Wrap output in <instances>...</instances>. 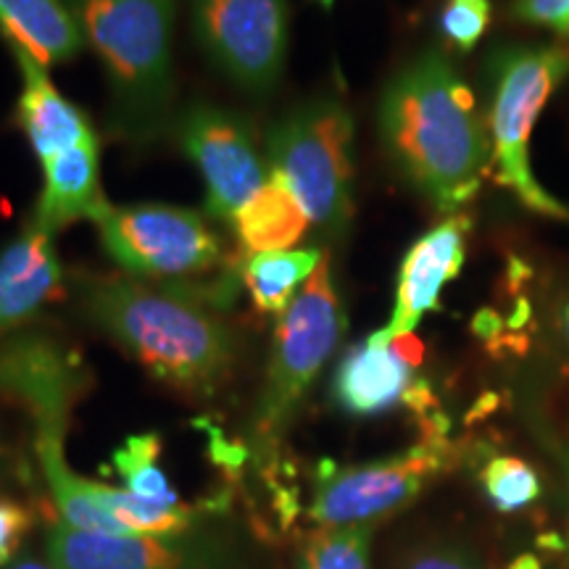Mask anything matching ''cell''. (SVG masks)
Masks as SVG:
<instances>
[{
  "mask_svg": "<svg viewBox=\"0 0 569 569\" xmlns=\"http://www.w3.org/2000/svg\"><path fill=\"white\" fill-rule=\"evenodd\" d=\"M80 315L184 393H213L238 361V338L219 311L234 298L224 288L151 284L130 277H82L74 288Z\"/></svg>",
  "mask_w": 569,
  "mask_h": 569,
  "instance_id": "6da1fadb",
  "label": "cell"
},
{
  "mask_svg": "<svg viewBox=\"0 0 569 569\" xmlns=\"http://www.w3.org/2000/svg\"><path fill=\"white\" fill-rule=\"evenodd\" d=\"M380 130L403 174L440 211H453L480 190L490 159L488 127L475 96L440 51H427L390 82Z\"/></svg>",
  "mask_w": 569,
  "mask_h": 569,
  "instance_id": "7a4b0ae2",
  "label": "cell"
},
{
  "mask_svg": "<svg viewBox=\"0 0 569 569\" xmlns=\"http://www.w3.org/2000/svg\"><path fill=\"white\" fill-rule=\"evenodd\" d=\"M111 84L113 130L151 140L172 113L174 0H67Z\"/></svg>",
  "mask_w": 569,
  "mask_h": 569,
  "instance_id": "3957f363",
  "label": "cell"
},
{
  "mask_svg": "<svg viewBox=\"0 0 569 569\" xmlns=\"http://www.w3.org/2000/svg\"><path fill=\"white\" fill-rule=\"evenodd\" d=\"M343 330L346 315L332 282L330 253L325 251L315 274L277 319L264 388L253 415V438L261 457L274 453L296 407L338 348Z\"/></svg>",
  "mask_w": 569,
  "mask_h": 569,
  "instance_id": "277c9868",
  "label": "cell"
},
{
  "mask_svg": "<svg viewBox=\"0 0 569 569\" xmlns=\"http://www.w3.org/2000/svg\"><path fill=\"white\" fill-rule=\"evenodd\" d=\"M493 111L490 140L498 182L509 188L530 211L565 219L569 209L540 188L530 167V134L546 101L569 74V48H503L490 61Z\"/></svg>",
  "mask_w": 569,
  "mask_h": 569,
  "instance_id": "5b68a950",
  "label": "cell"
},
{
  "mask_svg": "<svg viewBox=\"0 0 569 569\" xmlns=\"http://www.w3.org/2000/svg\"><path fill=\"white\" fill-rule=\"evenodd\" d=\"M209 517L153 536H106L51 522L42 553L59 569H267L246 532Z\"/></svg>",
  "mask_w": 569,
  "mask_h": 569,
  "instance_id": "8992f818",
  "label": "cell"
},
{
  "mask_svg": "<svg viewBox=\"0 0 569 569\" xmlns=\"http://www.w3.org/2000/svg\"><path fill=\"white\" fill-rule=\"evenodd\" d=\"M353 119L336 98L298 106L269 134L272 174L288 182L311 227H340L351 203Z\"/></svg>",
  "mask_w": 569,
  "mask_h": 569,
  "instance_id": "52a82bcc",
  "label": "cell"
},
{
  "mask_svg": "<svg viewBox=\"0 0 569 569\" xmlns=\"http://www.w3.org/2000/svg\"><path fill=\"white\" fill-rule=\"evenodd\" d=\"M451 465L453 448L440 425L427 430L422 443L393 457L351 467L322 461L317 469L309 517L319 528L377 525L407 509Z\"/></svg>",
  "mask_w": 569,
  "mask_h": 569,
  "instance_id": "ba28073f",
  "label": "cell"
},
{
  "mask_svg": "<svg viewBox=\"0 0 569 569\" xmlns=\"http://www.w3.org/2000/svg\"><path fill=\"white\" fill-rule=\"evenodd\" d=\"M98 234L106 253L134 277L203 274L219 264L222 246L198 211L163 203L109 206L98 217Z\"/></svg>",
  "mask_w": 569,
  "mask_h": 569,
  "instance_id": "9c48e42d",
  "label": "cell"
},
{
  "mask_svg": "<svg viewBox=\"0 0 569 569\" xmlns=\"http://www.w3.org/2000/svg\"><path fill=\"white\" fill-rule=\"evenodd\" d=\"M193 30L206 56L240 90L267 96L288 53L284 0H190Z\"/></svg>",
  "mask_w": 569,
  "mask_h": 569,
  "instance_id": "30bf717a",
  "label": "cell"
},
{
  "mask_svg": "<svg viewBox=\"0 0 569 569\" xmlns=\"http://www.w3.org/2000/svg\"><path fill=\"white\" fill-rule=\"evenodd\" d=\"M180 146L206 180V209L232 219L267 184L264 161L246 122L232 111L196 103L180 117Z\"/></svg>",
  "mask_w": 569,
  "mask_h": 569,
  "instance_id": "8fae6325",
  "label": "cell"
},
{
  "mask_svg": "<svg viewBox=\"0 0 569 569\" xmlns=\"http://www.w3.org/2000/svg\"><path fill=\"white\" fill-rule=\"evenodd\" d=\"M80 390V365L56 340L17 336L0 346V393L30 411L34 427L69 425Z\"/></svg>",
  "mask_w": 569,
  "mask_h": 569,
  "instance_id": "7c38bea8",
  "label": "cell"
},
{
  "mask_svg": "<svg viewBox=\"0 0 569 569\" xmlns=\"http://www.w3.org/2000/svg\"><path fill=\"white\" fill-rule=\"evenodd\" d=\"M467 230L469 219L453 217L409 248L401 272H398L393 315L382 330L372 332L375 340L393 343L396 338L415 336L425 315L438 309L440 290L465 267Z\"/></svg>",
  "mask_w": 569,
  "mask_h": 569,
  "instance_id": "4fadbf2b",
  "label": "cell"
},
{
  "mask_svg": "<svg viewBox=\"0 0 569 569\" xmlns=\"http://www.w3.org/2000/svg\"><path fill=\"white\" fill-rule=\"evenodd\" d=\"M61 284L53 232L32 222L0 253V330L30 319Z\"/></svg>",
  "mask_w": 569,
  "mask_h": 569,
  "instance_id": "5bb4252c",
  "label": "cell"
},
{
  "mask_svg": "<svg viewBox=\"0 0 569 569\" xmlns=\"http://www.w3.org/2000/svg\"><path fill=\"white\" fill-rule=\"evenodd\" d=\"M411 367L393 343H380L369 336L365 343L353 346L340 361L332 396L338 407L353 417L386 415L396 403L407 401L415 388Z\"/></svg>",
  "mask_w": 569,
  "mask_h": 569,
  "instance_id": "9a60e30c",
  "label": "cell"
},
{
  "mask_svg": "<svg viewBox=\"0 0 569 569\" xmlns=\"http://www.w3.org/2000/svg\"><path fill=\"white\" fill-rule=\"evenodd\" d=\"M11 51L19 63L21 82H24L21 84L17 119L30 138L38 159L48 161L69 151V148L96 140V132L82 117V111L71 106L48 80L46 67L21 48H11Z\"/></svg>",
  "mask_w": 569,
  "mask_h": 569,
  "instance_id": "2e32d148",
  "label": "cell"
},
{
  "mask_svg": "<svg viewBox=\"0 0 569 569\" xmlns=\"http://www.w3.org/2000/svg\"><path fill=\"white\" fill-rule=\"evenodd\" d=\"M42 174H46V184H42L34 222L48 227L51 232L77 222V219L98 222V217L109 209V201L101 193L98 140H88L42 161Z\"/></svg>",
  "mask_w": 569,
  "mask_h": 569,
  "instance_id": "e0dca14e",
  "label": "cell"
},
{
  "mask_svg": "<svg viewBox=\"0 0 569 569\" xmlns=\"http://www.w3.org/2000/svg\"><path fill=\"white\" fill-rule=\"evenodd\" d=\"M0 34L46 69L74 59L84 42L67 0H0Z\"/></svg>",
  "mask_w": 569,
  "mask_h": 569,
  "instance_id": "ac0fdd59",
  "label": "cell"
},
{
  "mask_svg": "<svg viewBox=\"0 0 569 569\" xmlns=\"http://www.w3.org/2000/svg\"><path fill=\"white\" fill-rule=\"evenodd\" d=\"M234 227L246 248H251L253 253H264L288 251L311 224L288 182L272 174L264 188L238 211Z\"/></svg>",
  "mask_w": 569,
  "mask_h": 569,
  "instance_id": "d6986e66",
  "label": "cell"
},
{
  "mask_svg": "<svg viewBox=\"0 0 569 569\" xmlns=\"http://www.w3.org/2000/svg\"><path fill=\"white\" fill-rule=\"evenodd\" d=\"M319 261H322V251H315V248L253 253L246 264V284L259 311L280 317L293 303L303 282L315 274Z\"/></svg>",
  "mask_w": 569,
  "mask_h": 569,
  "instance_id": "ffe728a7",
  "label": "cell"
},
{
  "mask_svg": "<svg viewBox=\"0 0 569 569\" xmlns=\"http://www.w3.org/2000/svg\"><path fill=\"white\" fill-rule=\"evenodd\" d=\"M159 457L161 438L156 432H142V436L127 438V443L113 451L111 467L124 480V490H130L132 496L163 509L182 507L184 501L169 486L167 472L159 467Z\"/></svg>",
  "mask_w": 569,
  "mask_h": 569,
  "instance_id": "44dd1931",
  "label": "cell"
},
{
  "mask_svg": "<svg viewBox=\"0 0 569 569\" xmlns=\"http://www.w3.org/2000/svg\"><path fill=\"white\" fill-rule=\"evenodd\" d=\"M375 525L317 528L303 538L296 569H372Z\"/></svg>",
  "mask_w": 569,
  "mask_h": 569,
  "instance_id": "7402d4cb",
  "label": "cell"
},
{
  "mask_svg": "<svg viewBox=\"0 0 569 569\" xmlns=\"http://www.w3.org/2000/svg\"><path fill=\"white\" fill-rule=\"evenodd\" d=\"M388 569H493L478 546L451 532H422L401 543Z\"/></svg>",
  "mask_w": 569,
  "mask_h": 569,
  "instance_id": "603a6c76",
  "label": "cell"
},
{
  "mask_svg": "<svg viewBox=\"0 0 569 569\" xmlns=\"http://www.w3.org/2000/svg\"><path fill=\"white\" fill-rule=\"evenodd\" d=\"M482 490L498 511L528 509L540 498V478L528 461L517 457H490L480 472Z\"/></svg>",
  "mask_w": 569,
  "mask_h": 569,
  "instance_id": "cb8c5ba5",
  "label": "cell"
},
{
  "mask_svg": "<svg viewBox=\"0 0 569 569\" xmlns=\"http://www.w3.org/2000/svg\"><path fill=\"white\" fill-rule=\"evenodd\" d=\"M490 0H446L440 13V30L459 51L469 53L490 24Z\"/></svg>",
  "mask_w": 569,
  "mask_h": 569,
  "instance_id": "d4e9b609",
  "label": "cell"
},
{
  "mask_svg": "<svg viewBox=\"0 0 569 569\" xmlns=\"http://www.w3.org/2000/svg\"><path fill=\"white\" fill-rule=\"evenodd\" d=\"M30 528L32 511L9 498H0V567L11 565Z\"/></svg>",
  "mask_w": 569,
  "mask_h": 569,
  "instance_id": "484cf974",
  "label": "cell"
},
{
  "mask_svg": "<svg viewBox=\"0 0 569 569\" xmlns=\"http://www.w3.org/2000/svg\"><path fill=\"white\" fill-rule=\"evenodd\" d=\"M515 17L528 24L549 27L559 38H569V0H517Z\"/></svg>",
  "mask_w": 569,
  "mask_h": 569,
  "instance_id": "4316f807",
  "label": "cell"
},
{
  "mask_svg": "<svg viewBox=\"0 0 569 569\" xmlns=\"http://www.w3.org/2000/svg\"><path fill=\"white\" fill-rule=\"evenodd\" d=\"M6 569H59V567H53L51 561L48 559H38V557H19V559H13L9 567Z\"/></svg>",
  "mask_w": 569,
  "mask_h": 569,
  "instance_id": "83f0119b",
  "label": "cell"
},
{
  "mask_svg": "<svg viewBox=\"0 0 569 569\" xmlns=\"http://www.w3.org/2000/svg\"><path fill=\"white\" fill-rule=\"evenodd\" d=\"M317 3H319V6H322V9H325V11H330V9H332V6H336V0H317Z\"/></svg>",
  "mask_w": 569,
  "mask_h": 569,
  "instance_id": "f1b7e54d",
  "label": "cell"
},
{
  "mask_svg": "<svg viewBox=\"0 0 569 569\" xmlns=\"http://www.w3.org/2000/svg\"><path fill=\"white\" fill-rule=\"evenodd\" d=\"M565 465H567V472H569V451H567V457H565Z\"/></svg>",
  "mask_w": 569,
  "mask_h": 569,
  "instance_id": "f546056e",
  "label": "cell"
},
{
  "mask_svg": "<svg viewBox=\"0 0 569 569\" xmlns=\"http://www.w3.org/2000/svg\"><path fill=\"white\" fill-rule=\"evenodd\" d=\"M567 322H569V309H567Z\"/></svg>",
  "mask_w": 569,
  "mask_h": 569,
  "instance_id": "4dcf8cb0",
  "label": "cell"
}]
</instances>
